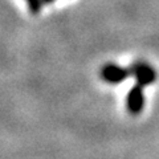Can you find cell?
I'll return each mask as SVG.
<instances>
[{"instance_id":"7a4b0ae2","label":"cell","mask_w":159,"mask_h":159,"mask_svg":"<svg viewBox=\"0 0 159 159\" xmlns=\"http://www.w3.org/2000/svg\"><path fill=\"white\" fill-rule=\"evenodd\" d=\"M101 76L109 84H118V82H122L126 77L131 76V72L125 68L114 65V64H107V65L102 68Z\"/></svg>"},{"instance_id":"6da1fadb","label":"cell","mask_w":159,"mask_h":159,"mask_svg":"<svg viewBox=\"0 0 159 159\" xmlns=\"http://www.w3.org/2000/svg\"><path fill=\"white\" fill-rule=\"evenodd\" d=\"M131 76L135 77L137 84L141 86H147L157 80V72L154 70V68L150 66L148 64L145 62H137L134 64L130 69Z\"/></svg>"},{"instance_id":"3957f363","label":"cell","mask_w":159,"mask_h":159,"mask_svg":"<svg viewBox=\"0 0 159 159\" xmlns=\"http://www.w3.org/2000/svg\"><path fill=\"white\" fill-rule=\"evenodd\" d=\"M126 105H127L129 111L131 114H139L142 111L143 105H145V97H143V90L141 85L137 84L129 92L127 98H126Z\"/></svg>"},{"instance_id":"277c9868","label":"cell","mask_w":159,"mask_h":159,"mask_svg":"<svg viewBox=\"0 0 159 159\" xmlns=\"http://www.w3.org/2000/svg\"><path fill=\"white\" fill-rule=\"evenodd\" d=\"M27 4H28V8H29V12L32 15H37L41 8L44 6L43 0H27Z\"/></svg>"},{"instance_id":"5b68a950","label":"cell","mask_w":159,"mask_h":159,"mask_svg":"<svg viewBox=\"0 0 159 159\" xmlns=\"http://www.w3.org/2000/svg\"><path fill=\"white\" fill-rule=\"evenodd\" d=\"M53 2H56V0H43L44 4H51V3H53Z\"/></svg>"}]
</instances>
